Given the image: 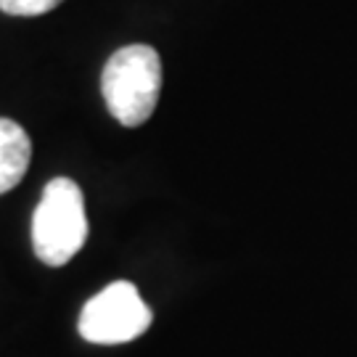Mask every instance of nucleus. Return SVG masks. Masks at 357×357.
Here are the masks:
<instances>
[{
  "instance_id": "f257e3e1",
  "label": "nucleus",
  "mask_w": 357,
  "mask_h": 357,
  "mask_svg": "<svg viewBox=\"0 0 357 357\" xmlns=\"http://www.w3.org/2000/svg\"><path fill=\"white\" fill-rule=\"evenodd\" d=\"M103 101L119 125L149 122L162 93V61L151 45H125L106 61L101 75Z\"/></svg>"
},
{
  "instance_id": "20e7f679",
  "label": "nucleus",
  "mask_w": 357,
  "mask_h": 357,
  "mask_svg": "<svg viewBox=\"0 0 357 357\" xmlns=\"http://www.w3.org/2000/svg\"><path fill=\"white\" fill-rule=\"evenodd\" d=\"M32 159V143L22 125L0 119V193L11 191L26 175Z\"/></svg>"
},
{
  "instance_id": "7ed1b4c3",
  "label": "nucleus",
  "mask_w": 357,
  "mask_h": 357,
  "mask_svg": "<svg viewBox=\"0 0 357 357\" xmlns=\"http://www.w3.org/2000/svg\"><path fill=\"white\" fill-rule=\"evenodd\" d=\"M151 310L138 289L128 281H116L98 291L79 315V333L90 344H128L149 331Z\"/></svg>"
},
{
  "instance_id": "f03ea898",
  "label": "nucleus",
  "mask_w": 357,
  "mask_h": 357,
  "mask_svg": "<svg viewBox=\"0 0 357 357\" xmlns=\"http://www.w3.org/2000/svg\"><path fill=\"white\" fill-rule=\"evenodd\" d=\"M85 238H88L85 196L75 180L53 178L45 185L32 217L35 255L45 265L61 268L85 246Z\"/></svg>"
},
{
  "instance_id": "39448f33",
  "label": "nucleus",
  "mask_w": 357,
  "mask_h": 357,
  "mask_svg": "<svg viewBox=\"0 0 357 357\" xmlns=\"http://www.w3.org/2000/svg\"><path fill=\"white\" fill-rule=\"evenodd\" d=\"M64 0H0V11L11 16H40V13L53 11Z\"/></svg>"
}]
</instances>
